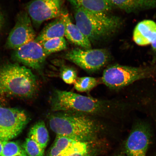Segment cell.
<instances>
[{"mask_svg":"<svg viewBox=\"0 0 156 156\" xmlns=\"http://www.w3.org/2000/svg\"><path fill=\"white\" fill-rule=\"evenodd\" d=\"M52 110L55 112H68L85 115L98 114L113 108H127L126 103H113L78 94L56 90L51 98Z\"/></svg>","mask_w":156,"mask_h":156,"instance_id":"obj_1","label":"cell"},{"mask_svg":"<svg viewBox=\"0 0 156 156\" xmlns=\"http://www.w3.org/2000/svg\"><path fill=\"white\" fill-rule=\"evenodd\" d=\"M49 124L56 135L81 142L92 141L98 133V124L87 115L58 112L50 116Z\"/></svg>","mask_w":156,"mask_h":156,"instance_id":"obj_2","label":"cell"},{"mask_svg":"<svg viewBox=\"0 0 156 156\" xmlns=\"http://www.w3.org/2000/svg\"><path fill=\"white\" fill-rule=\"evenodd\" d=\"M38 88L36 76L29 68L16 63L0 65V95L30 98Z\"/></svg>","mask_w":156,"mask_h":156,"instance_id":"obj_3","label":"cell"},{"mask_svg":"<svg viewBox=\"0 0 156 156\" xmlns=\"http://www.w3.org/2000/svg\"><path fill=\"white\" fill-rule=\"evenodd\" d=\"M76 24L90 42L101 41L114 34L121 24L118 17L72 5Z\"/></svg>","mask_w":156,"mask_h":156,"instance_id":"obj_4","label":"cell"},{"mask_svg":"<svg viewBox=\"0 0 156 156\" xmlns=\"http://www.w3.org/2000/svg\"><path fill=\"white\" fill-rule=\"evenodd\" d=\"M156 76V66L134 67L114 64L105 70L102 81L107 87L119 89L136 81Z\"/></svg>","mask_w":156,"mask_h":156,"instance_id":"obj_5","label":"cell"},{"mask_svg":"<svg viewBox=\"0 0 156 156\" xmlns=\"http://www.w3.org/2000/svg\"><path fill=\"white\" fill-rule=\"evenodd\" d=\"M64 58L85 71L94 72L106 65L110 55L104 49L76 48L64 54Z\"/></svg>","mask_w":156,"mask_h":156,"instance_id":"obj_6","label":"cell"},{"mask_svg":"<svg viewBox=\"0 0 156 156\" xmlns=\"http://www.w3.org/2000/svg\"><path fill=\"white\" fill-rule=\"evenodd\" d=\"M24 110L0 107V139L9 141L22 132L29 122Z\"/></svg>","mask_w":156,"mask_h":156,"instance_id":"obj_7","label":"cell"},{"mask_svg":"<svg viewBox=\"0 0 156 156\" xmlns=\"http://www.w3.org/2000/svg\"><path fill=\"white\" fill-rule=\"evenodd\" d=\"M33 25L27 12H20L17 15L15 26L8 37L5 48L14 50L34 41L36 35Z\"/></svg>","mask_w":156,"mask_h":156,"instance_id":"obj_8","label":"cell"},{"mask_svg":"<svg viewBox=\"0 0 156 156\" xmlns=\"http://www.w3.org/2000/svg\"><path fill=\"white\" fill-rule=\"evenodd\" d=\"M62 0H32L25 6V11L36 28L45 21L61 16Z\"/></svg>","mask_w":156,"mask_h":156,"instance_id":"obj_9","label":"cell"},{"mask_svg":"<svg viewBox=\"0 0 156 156\" xmlns=\"http://www.w3.org/2000/svg\"><path fill=\"white\" fill-rule=\"evenodd\" d=\"M151 136V129L147 124L144 122H136L126 142L128 156H146Z\"/></svg>","mask_w":156,"mask_h":156,"instance_id":"obj_10","label":"cell"},{"mask_svg":"<svg viewBox=\"0 0 156 156\" xmlns=\"http://www.w3.org/2000/svg\"><path fill=\"white\" fill-rule=\"evenodd\" d=\"M47 57L42 46L34 40L14 50L12 54L13 60L37 71L42 69Z\"/></svg>","mask_w":156,"mask_h":156,"instance_id":"obj_11","label":"cell"},{"mask_svg":"<svg viewBox=\"0 0 156 156\" xmlns=\"http://www.w3.org/2000/svg\"><path fill=\"white\" fill-rule=\"evenodd\" d=\"M65 25V37L72 43L82 48H91V42L76 24L72 22L69 13L62 10L61 16Z\"/></svg>","mask_w":156,"mask_h":156,"instance_id":"obj_12","label":"cell"},{"mask_svg":"<svg viewBox=\"0 0 156 156\" xmlns=\"http://www.w3.org/2000/svg\"><path fill=\"white\" fill-rule=\"evenodd\" d=\"M156 38V23L151 20H144L138 23L133 34L136 44L144 46L151 44Z\"/></svg>","mask_w":156,"mask_h":156,"instance_id":"obj_13","label":"cell"},{"mask_svg":"<svg viewBox=\"0 0 156 156\" xmlns=\"http://www.w3.org/2000/svg\"><path fill=\"white\" fill-rule=\"evenodd\" d=\"M65 25L61 16L49 23L36 37L34 41L40 42L44 40L65 37Z\"/></svg>","mask_w":156,"mask_h":156,"instance_id":"obj_14","label":"cell"},{"mask_svg":"<svg viewBox=\"0 0 156 156\" xmlns=\"http://www.w3.org/2000/svg\"><path fill=\"white\" fill-rule=\"evenodd\" d=\"M116 6L127 12L156 8V0H110Z\"/></svg>","mask_w":156,"mask_h":156,"instance_id":"obj_15","label":"cell"},{"mask_svg":"<svg viewBox=\"0 0 156 156\" xmlns=\"http://www.w3.org/2000/svg\"><path fill=\"white\" fill-rule=\"evenodd\" d=\"M72 5H76L88 10L98 12L107 13L112 9L110 0H68Z\"/></svg>","mask_w":156,"mask_h":156,"instance_id":"obj_16","label":"cell"},{"mask_svg":"<svg viewBox=\"0 0 156 156\" xmlns=\"http://www.w3.org/2000/svg\"><path fill=\"white\" fill-rule=\"evenodd\" d=\"M28 138L37 142L44 150L49 141V134L44 122L40 121L33 126L29 130Z\"/></svg>","mask_w":156,"mask_h":156,"instance_id":"obj_17","label":"cell"},{"mask_svg":"<svg viewBox=\"0 0 156 156\" xmlns=\"http://www.w3.org/2000/svg\"><path fill=\"white\" fill-rule=\"evenodd\" d=\"M89 142L78 141L73 144L58 156H93Z\"/></svg>","mask_w":156,"mask_h":156,"instance_id":"obj_18","label":"cell"},{"mask_svg":"<svg viewBox=\"0 0 156 156\" xmlns=\"http://www.w3.org/2000/svg\"><path fill=\"white\" fill-rule=\"evenodd\" d=\"M78 141L67 136L56 135L48 156H58L70 146Z\"/></svg>","mask_w":156,"mask_h":156,"instance_id":"obj_19","label":"cell"},{"mask_svg":"<svg viewBox=\"0 0 156 156\" xmlns=\"http://www.w3.org/2000/svg\"><path fill=\"white\" fill-rule=\"evenodd\" d=\"M38 42L42 46L47 56L67 48V42L64 37L52 38Z\"/></svg>","mask_w":156,"mask_h":156,"instance_id":"obj_20","label":"cell"},{"mask_svg":"<svg viewBox=\"0 0 156 156\" xmlns=\"http://www.w3.org/2000/svg\"><path fill=\"white\" fill-rule=\"evenodd\" d=\"M99 84L98 80L90 77L77 78L74 83V87L79 92H87L91 90Z\"/></svg>","mask_w":156,"mask_h":156,"instance_id":"obj_21","label":"cell"},{"mask_svg":"<svg viewBox=\"0 0 156 156\" xmlns=\"http://www.w3.org/2000/svg\"><path fill=\"white\" fill-rule=\"evenodd\" d=\"M1 156H28L17 142L5 141Z\"/></svg>","mask_w":156,"mask_h":156,"instance_id":"obj_22","label":"cell"},{"mask_svg":"<svg viewBox=\"0 0 156 156\" xmlns=\"http://www.w3.org/2000/svg\"><path fill=\"white\" fill-rule=\"evenodd\" d=\"M22 147L28 156H44V150L30 138H26Z\"/></svg>","mask_w":156,"mask_h":156,"instance_id":"obj_23","label":"cell"},{"mask_svg":"<svg viewBox=\"0 0 156 156\" xmlns=\"http://www.w3.org/2000/svg\"><path fill=\"white\" fill-rule=\"evenodd\" d=\"M77 72L73 67L64 66L60 71V76L63 81L68 84L75 83L77 79Z\"/></svg>","mask_w":156,"mask_h":156,"instance_id":"obj_24","label":"cell"},{"mask_svg":"<svg viewBox=\"0 0 156 156\" xmlns=\"http://www.w3.org/2000/svg\"><path fill=\"white\" fill-rule=\"evenodd\" d=\"M4 24V19L3 14L0 11V32L2 29Z\"/></svg>","mask_w":156,"mask_h":156,"instance_id":"obj_25","label":"cell"},{"mask_svg":"<svg viewBox=\"0 0 156 156\" xmlns=\"http://www.w3.org/2000/svg\"><path fill=\"white\" fill-rule=\"evenodd\" d=\"M151 44L152 50H153L154 53L156 55V38Z\"/></svg>","mask_w":156,"mask_h":156,"instance_id":"obj_26","label":"cell"},{"mask_svg":"<svg viewBox=\"0 0 156 156\" xmlns=\"http://www.w3.org/2000/svg\"><path fill=\"white\" fill-rule=\"evenodd\" d=\"M5 141H6L0 139V156H1L3 146L4 145Z\"/></svg>","mask_w":156,"mask_h":156,"instance_id":"obj_27","label":"cell"},{"mask_svg":"<svg viewBox=\"0 0 156 156\" xmlns=\"http://www.w3.org/2000/svg\"><path fill=\"white\" fill-rule=\"evenodd\" d=\"M116 156H124L123 155H117Z\"/></svg>","mask_w":156,"mask_h":156,"instance_id":"obj_28","label":"cell"},{"mask_svg":"<svg viewBox=\"0 0 156 156\" xmlns=\"http://www.w3.org/2000/svg\"><path fill=\"white\" fill-rule=\"evenodd\" d=\"M155 156H156V155Z\"/></svg>","mask_w":156,"mask_h":156,"instance_id":"obj_29","label":"cell"}]
</instances>
